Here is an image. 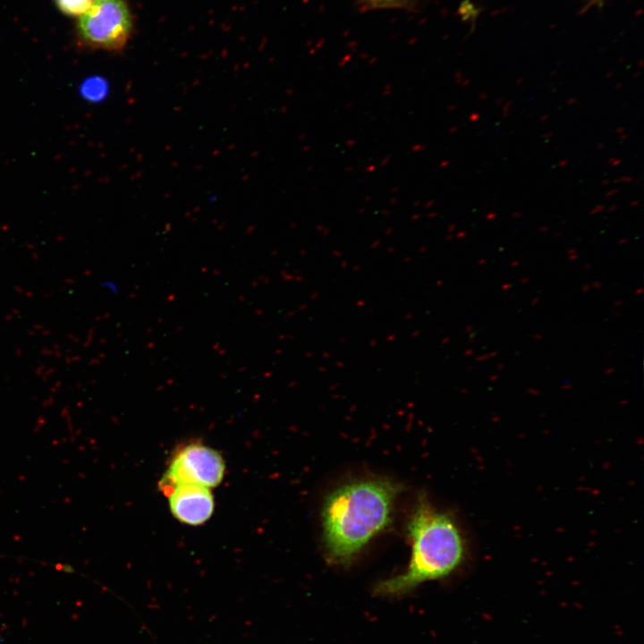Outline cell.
Masks as SVG:
<instances>
[{
    "instance_id": "obj_6",
    "label": "cell",
    "mask_w": 644,
    "mask_h": 644,
    "mask_svg": "<svg viewBox=\"0 0 644 644\" xmlns=\"http://www.w3.org/2000/svg\"><path fill=\"white\" fill-rule=\"evenodd\" d=\"M417 0H359L364 9H408L414 6Z\"/></svg>"
},
{
    "instance_id": "obj_1",
    "label": "cell",
    "mask_w": 644,
    "mask_h": 644,
    "mask_svg": "<svg viewBox=\"0 0 644 644\" xmlns=\"http://www.w3.org/2000/svg\"><path fill=\"white\" fill-rule=\"evenodd\" d=\"M402 486L388 479L348 482L334 489L322 509L323 543L328 560L349 564L392 520Z\"/></svg>"
},
{
    "instance_id": "obj_2",
    "label": "cell",
    "mask_w": 644,
    "mask_h": 644,
    "mask_svg": "<svg viewBox=\"0 0 644 644\" xmlns=\"http://www.w3.org/2000/svg\"><path fill=\"white\" fill-rule=\"evenodd\" d=\"M407 530L411 542L408 568L380 582L377 593H405L424 581L449 574L464 558L465 541L455 521L436 509L425 494L417 498Z\"/></svg>"
},
{
    "instance_id": "obj_9",
    "label": "cell",
    "mask_w": 644,
    "mask_h": 644,
    "mask_svg": "<svg viewBox=\"0 0 644 644\" xmlns=\"http://www.w3.org/2000/svg\"><path fill=\"white\" fill-rule=\"evenodd\" d=\"M0 644H4V636L0 637Z\"/></svg>"
},
{
    "instance_id": "obj_3",
    "label": "cell",
    "mask_w": 644,
    "mask_h": 644,
    "mask_svg": "<svg viewBox=\"0 0 644 644\" xmlns=\"http://www.w3.org/2000/svg\"><path fill=\"white\" fill-rule=\"evenodd\" d=\"M131 30V14L122 0H95L79 20L81 39L93 47L121 49Z\"/></svg>"
},
{
    "instance_id": "obj_7",
    "label": "cell",
    "mask_w": 644,
    "mask_h": 644,
    "mask_svg": "<svg viewBox=\"0 0 644 644\" xmlns=\"http://www.w3.org/2000/svg\"><path fill=\"white\" fill-rule=\"evenodd\" d=\"M58 8L65 14L81 15L93 3V0H55Z\"/></svg>"
},
{
    "instance_id": "obj_5",
    "label": "cell",
    "mask_w": 644,
    "mask_h": 644,
    "mask_svg": "<svg viewBox=\"0 0 644 644\" xmlns=\"http://www.w3.org/2000/svg\"><path fill=\"white\" fill-rule=\"evenodd\" d=\"M173 515L191 525L205 522L214 510L213 496L208 487L195 484H179L166 495Z\"/></svg>"
},
{
    "instance_id": "obj_4",
    "label": "cell",
    "mask_w": 644,
    "mask_h": 644,
    "mask_svg": "<svg viewBox=\"0 0 644 644\" xmlns=\"http://www.w3.org/2000/svg\"><path fill=\"white\" fill-rule=\"evenodd\" d=\"M224 472L225 463L216 451L202 444H190L175 453L160 487L167 495L179 484L215 487L221 482Z\"/></svg>"
},
{
    "instance_id": "obj_8",
    "label": "cell",
    "mask_w": 644,
    "mask_h": 644,
    "mask_svg": "<svg viewBox=\"0 0 644 644\" xmlns=\"http://www.w3.org/2000/svg\"><path fill=\"white\" fill-rule=\"evenodd\" d=\"M589 1H590V2H592V3H595V4H600L603 0H589Z\"/></svg>"
}]
</instances>
